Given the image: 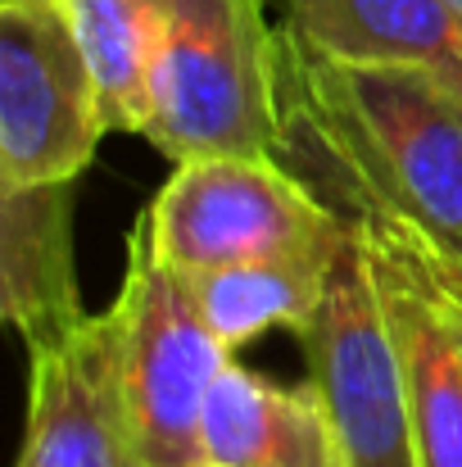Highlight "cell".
Returning a JSON list of instances; mask_svg holds the SVG:
<instances>
[{"label": "cell", "mask_w": 462, "mask_h": 467, "mask_svg": "<svg viewBox=\"0 0 462 467\" xmlns=\"http://www.w3.org/2000/svg\"><path fill=\"white\" fill-rule=\"evenodd\" d=\"M272 159L344 227L462 254V82L431 64L331 59L277 27Z\"/></svg>", "instance_id": "cell-1"}, {"label": "cell", "mask_w": 462, "mask_h": 467, "mask_svg": "<svg viewBox=\"0 0 462 467\" xmlns=\"http://www.w3.org/2000/svg\"><path fill=\"white\" fill-rule=\"evenodd\" d=\"M268 0H159L146 141L172 163L272 155L277 27Z\"/></svg>", "instance_id": "cell-2"}, {"label": "cell", "mask_w": 462, "mask_h": 467, "mask_svg": "<svg viewBox=\"0 0 462 467\" xmlns=\"http://www.w3.org/2000/svg\"><path fill=\"white\" fill-rule=\"evenodd\" d=\"M137 236L163 268L190 277L245 259L340 250L349 227L272 155H213L172 168L137 218Z\"/></svg>", "instance_id": "cell-3"}, {"label": "cell", "mask_w": 462, "mask_h": 467, "mask_svg": "<svg viewBox=\"0 0 462 467\" xmlns=\"http://www.w3.org/2000/svg\"><path fill=\"white\" fill-rule=\"evenodd\" d=\"M123 390L150 467H204V400L231 349L204 322L190 282L163 268L132 232L128 273L114 300Z\"/></svg>", "instance_id": "cell-4"}, {"label": "cell", "mask_w": 462, "mask_h": 467, "mask_svg": "<svg viewBox=\"0 0 462 467\" xmlns=\"http://www.w3.org/2000/svg\"><path fill=\"white\" fill-rule=\"evenodd\" d=\"M308 386L317 390L349 467H422L408 386L376 268L349 232L331 259L322 305L300 331Z\"/></svg>", "instance_id": "cell-5"}, {"label": "cell", "mask_w": 462, "mask_h": 467, "mask_svg": "<svg viewBox=\"0 0 462 467\" xmlns=\"http://www.w3.org/2000/svg\"><path fill=\"white\" fill-rule=\"evenodd\" d=\"M109 132L64 0H0V186L77 177Z\"/></svg>", "instance_id": "cell-6"}, {"label": "cell", "mask_w": 462, "mask_h": 467, "mask_svg": "<svg viewBox=\"0 0 462 467\" xmlns=\"http://www.w3.org/2000/svg\"><path fill=\"white\" fill-rule=\"evenodd\" d=\"M18 467H150L128 409L109 313L32 354Z\"/></svg>", "instance_id": "cell-7"}, {"label": "cell", "mask_w": 462, "mask_h": 467, "mask_svg": "<svg viewBox=\"0 0 462 467\" xmlns=\"http://www.w3.org/2000/svg\"><path fill=\"white\" fill-rule=\"evenodd\" d=\"M372 268L390 313L404 363L413 441L422 467H462V336L445 291L417 236L395 227H349Z\"/></svg>", "instance_id": "cell-8"}, {"label": "cell", "mask_w": 462, "mask_h": 467, "mask_svg": "<svg viewBox=\"0 0 462 467\" xmlns=\"http://www.w3.org/2000/svg\"><path fill=\"white\" fill-rule=\"evenodd\" d=\"M73 204L77 177L0 186V309L32 354L68 340L87 322L77 291Z\"/></svg>", "instance_id": "cell-9"}, {"label": "cell", "mask_w": 462, "mask_h": 467, "mask_svg": "<svg viewBox=\"0 0 462 467\" xmlns=\"http://www.w3.org/2000/svg\"><path fill=\"white\" fill-rule=\"evenodd\" d=\"M209 467H349L317 390H286L236 358L218 372L204 400Z\"/></svg>", "instance_id": "cell-10"}, {"label": "cell", "mask_w": 462, "mask_h": 467, "mask_svg": "<svg viewBox=\"0 0 462 467\" xmlns=\"http://www.w3.org/2000/svg\"><path fill=\"white\" fill-rule=\"evenodd\" d=\"M291 36L331 59L431 64L462 82V14L449 0H272Z\"/></svg>", "instance_id": "cell-11"}, {"label": "cell", "mask_w": 462, "mask_h": 467, "mask_svg": "<svg viewBox=\"0 0 462 467\" xmlns=\"http://www.w3.org/2000/svg\"><path fill=\"white\" fill-rule=\"evenodd\" d=\"M340 250H308V254H277V259H245L190 273V291L200 300L213 336L236 354L241 345L259 340L272 327L304 331L313 309L322 305L331 259Z\"/></svg>", "instance_id": "cell-12"}, {"label": "cell", "mask_w": 462, "mask_h": 467, "mask_svg": "<svg viewBox=\"0 0 462 467\" xmlns=\"http://www.w3.org/2000/svg\"><path fill=\"white\" fill-rule=\"evenodd\" d=\"M100 87L109 132H146L150 68L159 46V0H64Z\"/></svg>", "instance_id": "cell-13"}, {"label": "cell", "mask_w": 462, "mask_h": 467, "mask_svg": "<svg viewBox=\"0 0 462 467\" xmlns=\"http://www.w3.org/2000/svg\"><path fill=\"white\" fill-rule=\"evenodd\" d=\"M422 245V241H417ZM426 250V259H431V268H436V282H440V291H445V305H449V317H454V327H458L462 336V273H454L431 245H422Z\"/></svg>", "instance_id": "cell-14"}, {"label": "cell", "mask_w": 462, "mask_h": 467, "mask_svg": "<svg viewBox=\"0 0 462 467\" xmlns=\"http://www.w3.org/2000/svg\"><path fill=\"white\" fill-rule=\"evenodd\" d=\"M422 245H426V241H422ZM436 254H440V250H436ZM440 259H445V264H449L454 273H462V254H440Z\"/></svg>", "instance_id": "cell-15"}, {"label": "cell", "mask_w": 462, "mask_h": 467, "mask_svg": "<svg viewBox=\"0 0 462 467\" xmlns=\"http://www.w3.org/2000/svg\"><path fill=\"white\" fill-rule=\"evenodd\" d=\"M449 5H454V9H458V14H462V0H449Z\"/></svg>", "instance_id": "cell-16"}, {"label": "cell", "mask_w": 462, "mask_h": 467, "mask_svg": "<svg viewBox=\"0 0 462 467\" xmlns=\"http://www.w3.org/2000/svg\"><path fill=\"white\" fill-rule=\"evenodd\" d=\"M204 467H209V463H204Z\"/></svg>", "instance_id": "cell-17"}]
</instances>
